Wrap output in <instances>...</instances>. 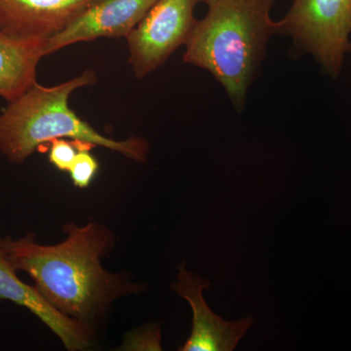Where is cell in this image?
<instances>
[{
	"instance_id": "cell-1",
	"label": "cell",
	"mask_w": 351,
	"mask_h": 351,
	"mask_svg": "<svg viewBox=\"0 0 351 351\" xmlns=\"http://www.w3.org/2000/svg\"><path fill=\"white\" fill-rule=\"evenodd\" d=\"M66 239L56 245L36 243L32 233L20 239L0 237L2 250L16 270L27 272L50 306L94 328L117 300L140 294L144 286L124 274L104 269L101 258L115 237L100 223L64 226Z\"/></svg>"
},
{
	"instance_id": "cell-2",
	"label": "cell",
	"mask_w": 351,
	"mask_h": 351,
	"mask_svg": "<svg viewBox=\"0 0 351 351\" xmlns=\"http://www.w3.org/2000/svg\"><path fill=\"white\" fill-rule=\"evenodd\" d=\"M274 1L204 0L206 15L196 21L184 44V63L211 73L239 110L277 34L270 16Z\"/></svg>"
},
{
	"instance_id": "cell-3",
	"label": "cell",
	"mask_w": 351,
	"mask_h": 351,
	"mask_svg": "<svg viewBox=\"0 0 351 351\" xmlns=\"http://www.w3.org/2000/svg\"><path fill=\"white\" fill-rule=\"evenodd\" d=\"M98 80L91 69L68 82L46 87L34 83L0 113V154L12 163L24 162L54 138H73L105 147L136 162H145L149 145L145 138L117 141L99 133L69 106L71 95Z\"/></svg>"
},
{
	"instance_id": "cell-4",
	"label": "cell",
	"mask_w": 351,
	"mask_h": 351,
	"mask_svg": "<svg viewBox=\"0 0 351 351\" xmlns=\"http://www.w3.org/2000/svg\"><path fill=\"white\" fill-rule=\"evenodd\" d=\"M276 22L277 34L290 36L327 75L339 77L350 50L351 0H294Z\"/></svg>"
},
{
	"instance_id": "cell-5",
	"label": "cell",
	"mask_w": 351,
	"mask_h": 351,
	"mask_svg": "<svg viewBox=\"0 0 351 351\" xmlns=\"http://www.w3.org/2000/svg\"><path fill=\"white\" fill-rule=\"evenodd\" d=\"M204 0H157L127 36L129 64L138 80L151 75L186 44L195 27V7Z\"/></svg>"
},
{
	"instance_id": "cell-6",
	"label": "cell",
	"mask_w": 351,
	"mask_h": 351,
	"mask_svg": "<svg viewBox=\"0 0 351 351\" xmlns=\"http://www.w3.org/2000/svg\"><path fill=\"white\" fill-rule=\"evenodd\" d=\"M157 0H96L63 31L48 39L45 56L100 38H127Z\"/></svg>"
},
{
	"instance_id": "cell-7",
	"label": "cell",
	"mask_w": 351,
	"mask_h": 351,
	"mask_svg": "<svg viewBox=\"0 0 351 351\" xmlns=\"http://www.w3.org/2000/svg\"><path fill=\"white\" fill-rule=\"evenodd\" d=\"M178 282L173 291L186 300L193 311V330L181 351H232L252 326V317L226 322L213 313L203 298V291L211 286L209 281L186 269V263L179 267Z\"/></svg>"
},
{
	"instance_id": "cell-8",
	"label": "cell",
	"mask_w": 351,
	"mask_h": 351,
	"mask_svg": "<svg viewBox=\"0 0 351 351\" xmlns=\"http://www.w3.org/2000/svg\"><path fill=\"white\" fill-rule=\"evenodd\" d=\"M96 0H0V32L48 40Z\"/></svg>"
},
{
	"instance_id": "cell-9",
	"label": "cell",
	"mask_w": 351,
	"mask_h": 351,
	"mask_svg": "<svg viewBox=\"0 0 351 351\" xmlns=\"http://www.w3.org/2000/svg\"><path fill=\"white\" fill-rule=\"evenodd\" d=\"M16 271L0 243V301L6 300L29 309L56 335L66 350L91 348L94 328L59 313L43 299L34 286L23 282Z\"/></svg>"
},
{
	"instance_id": "cell-10",
	"label": "cell",
	"mask_w": 351,
	"mask_h": 351,
	"mask_svg": "<svg viewBox=\"0 0 351 351\" xmlns=\"http://www.w3.org/2000/svg\"><path fill=\"white\" fill-rule=\"evenodd\" d=\"M46 41L23 38L0 32V97L10 103L36 82Z\"/></svg>"
},
{
	"instance_id": "cell-11",
	"label": "cell",
	"mask_w": 351,
	"mask_h": 351,
	"mask_svg": "<svg viewBox=\"0 0 351 351\" xmlns=\"http://www.w3.org/2000/svg\"><path fill=\"white\" fill-rule=\"evenodd\" d=\"M95 145L82 142L75 161L69 170L71 181L76 188L86 189L90 186L99 170V163L91 151Z\"/></svg>"
},
{
	"instance_id": "cell-12",
	"label": "cell",
	"mask_w": 351,
	"mask_h": 351,
	"mask_svg": "<svg viewBox=\"0 0 351 351\" xmlns=\"http://www.w3.org/2000/svg\"><path fill=\"white\" fill-rule=\"evenodd\" d=\"M82 141L64 140V138H54L51 141L49 151V161L58 170L69 172L75 161L76 154L80 151Z\"/></svg>"
},
{
	"instance_id": "cell-13",
	"label": "cell",
	"mask_w": 351,
	"mask_h": 351,
	"mask_svg": "<svg viewBox=\"0 0 351 351\" xmlns=\"http://www.w3.org/2000/svg\"><path fill=\"white\" fill-rule=\"evenodd\" d=\"M147 339H160L158 328L149 327L147 331H135L129 335L125 339V343L122 346V350H160V345L149 341Z\"/></svg>"
},
{
	"instance_id": "cell-14",
	"label": "cell",
	"mask_w": 351,
	"mask_h": 351,
	"mask_svg": "<svg viewBox=\"0 0 351 351\" xmlns=\"http://www.w3.org/2000/svg\"><path fill=\"white\" fill-rule=\"evenodd\" d=\"M348 54L351 56V41H350V50H348Z\"/></svg>"
}]
</instances>
